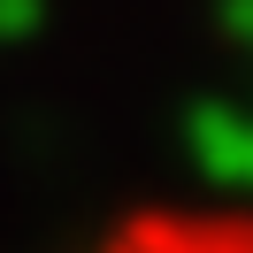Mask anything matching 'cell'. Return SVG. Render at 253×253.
I'll return each mask as SVG.
<instances>
[{
  "instance_id": "cell-1",
  "label": "cell",
  "mask_w": 253,
  "mask_h": 253,
  "mask_svg": "<svg viewBox=\"0 0 253 253\" xmlns=\"http://www.w3.org/2000/svg\"><path fill=\"white\" fill-rule=\"evenodd\" d=\"M92 253H253V207H138Z\"/></svg>"
}]
</instances>
